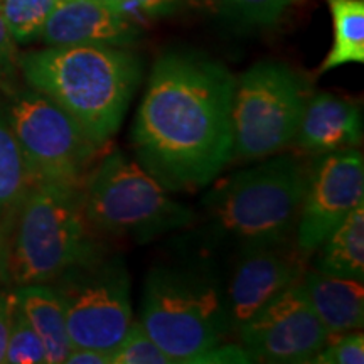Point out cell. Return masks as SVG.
<instances>
[{"label":"cell","instance_id":"cell-1","mask_svg":"<svg viewBox=\"0 0 364 364\" xmlns=\"http://www.w3.org/2000/svg\"><path fill=\"white\" fill-rule=\"evenodd\" d=\"M236 78L198 53L162 54L132 125L135 161L169 193L213 184L233 157Z\"/></svg>","mask_w":364,"mask_h":364},{"label":"cell","instance_id":"cell-2","mask_svg":"<svg viewBox=\"0 0 364 364\" xmlns=\"http://www.w3.org/2000/svg\"><path fill=\"white\" fill-rule=\"evenodd\" d=\"M19 68L29 88L61 107L100 147L120 129L142 78L140 59L110 46H49L21 56Z\"/></svg>","mask_w":364,"mask_h":364},{"label":"cell","instance_id":"cell-3","mask_svg":"<svg viewBox=\"0 0 364 364\" xmlns=\"http://www.w3.org/2000/svg\"><path fill=\"white\" fill-rule=\"evenodd\" d=\"M309 171L299 157L272 156L218 181L203 199L209 241L240 255L294 240Z\"/></svg>","mask_w":364,"mask_h":364},{"label":"cell","instance_id":"cell-4","mask_svg":"<svg viewBox=\"0 0 364 364\" xmlns=\"http://www.w3.org/2000/svg\"><path fill=\"white\" fill-rule=\"evenodd\" d=\"M140 324L172 363H196L233 332L226 285L209 262L152 267L145 277Z\"/></svg>","mask_w":364,"mask_h":364},{"label":"cell","instance_id":"cell-5","mask_svg":"<svg viewBox=\"0 0 364 364\" xmlns=\"http://www.w3.org/2000/svg\"><path fill=\"white\" fill-rule=\"evenodd\" d=\"M7 245V279L17 287L51 284L100 247L76 188L34 182L19 203Z\"/></svg>","mask_w":364,"mask_h":364},{"label":"cell","instance_id":"cell-6","mask_svg":"<svg viewBox=\"0 0 364 364\" xmlns=\"http://www.w3.org/2000/svg\"><path fill=\"white\" fill-rule=\"evenodd\" d=\"M81 208L91 230L145 245L194 221V213L171 196L161 182L117 149L86 177Z\"/></svg>","mask_w":364,"mask_h":364},{"label":"cell","instance_id":"cell-7","mask_svg":"<svg viewBox=\"0 0 364 364\" xmlns=\"http://www.w3.org/2000/svg\"><path fill=\"white\" fill-rule=\"evenodd\" d=\"M311 98L294 68L260 61L236 78L233 93V157L255 162L277 156L294 142Z\"/></svg>","mask_w":364,"mask_h":364},{"label":"cell","instance_id":"cell-8","mask_svg":"<svg viewBox=\"0 0 364 364\" xmlns=\"http://www.w3.org/2000/svg\"><path fill=\"white\" fill-rule=\"evenodd\" d=\"M6 113L33 184L49 182L76 189L83 186L103 147L75 118L33 88L12 90Z\"/></svg>","mask_w":364,"mask_h":364},{"label":"cell","instance_id":"cell-9","mask_svg":"<svg viewBox=\"0 0 364 364\" xmlns=\"http://www.w3.org/2000/svg\"><path fill=\"white\" fill-rule=\"evenodd\" d=\"M71 348L113 353L132 324L130 275L124 258L95 250L56 280Z\"/></svg>","mask_w":364,"mask_h":364},{"label":"cell","instance_id":"cell-10","mask_svg":"<svg viewBox=\"0 0 364 364\" xmlns=\"http://www.w3.org/2000/svg\"><path fill=\"white\" fill-rule=\"evenodd\" d=\"M364 204L361 150L322 154L309 171V182L295 226V245L306 257L318 250L358 206Z\"/></svg>","mask_w":364,"mask_h":364},{"label":"cell","instance_id":"cell-11","mask_svg":"<svg viewBox=\"0 0 364 364\" xmlns=\"http://www.w3.org/2000/svg\"><path fill=\"white\" fill-rule=\"evenodd\" d=\"M255 363H312L331 341L311 306L302 280L287 289L236 331Z\"/></svg>","mask_w":364,"mask_h":364},{"label":"cell","instance_id":"cell-12","mask_svg":"<svg viewBox=\"0 0 364 364\" xmlns=\"http://www.w3.org/2000/svg\"><path fill=\"white\" fill-rule=\"evenodd\" d=\"M307 258L292 240L236 255L235 270L226 285L235 334L255 314L302 280Z\"/></svg>","mask_w":364,"mask_h":364},{"label":"cell","instance_id":"cell-13","mask_svg":"<svg viewBox=\"0 0 364 364\" xmlns=\"http://www.w3.org/2000/svg\"><path fill=\"white\" fill-rule=\"evenodd\" d=\"M39 38L48 46L130 48L140 29L118 0H63Z\"/></svg>","mask_w":364,"mask_h":364},{"label":"cell","instance_id":"cell-14","mask_svg":"<svg viewBox=\"0 0 364 364\" xmlns=\"http://www.w3.org/2000/svg\"><path fill=\"white\" fill-rule=\"evenodd\" d=\"M294 142L314 156L358 149L363 142L361 110L336 95H311Z\"/></svg>","mask_w":364,"mask_h":364},{"label":"cell","instance_id":"cell-15","mask_svg":"<svg viewBox=\"0 0 364 364\" xmlns=\"http://www.w3.org/2000/svg\"><path fill=\"white\" fill-rule=\"evenodd\" d=\"M302 285L318 321L331 338L363 329V282L311 270L304 273Z\"/></svg>","mask_w":364,"mask_h":364},{"label":"cell","instance_id":"cell-16","mask_svg":"<svg viewBox=\"0 0 364 364\" xmlns=\"http://www.w3.org/2000/svg\"><path fill=\"white\" fill-rule=\"evenodd\" d=\"M16 302L43 341L49 364L65 363L71 349L66 314L56 289L48 284L21 285L14 292Z\"/></svg>","mask_w":364,"mask_h":364},{"label":"cell","instance_id":"cell-17","mask_svg":"<svg viewBox=\"0 0 364 364\" xmlns=\"http://www.w3.org/2000/svg\"><path fill=\"white\" fill-rule=\"evenodd\" d=\"M316 270L364 282V204L321 245Z\"/></svg>","mask_w":364,"mask_h":364},{"label":"cell","instance_id":"cell-18","mask_svg":"<svg viewBox=\"0 0 364 364\" xmlns=\"http://www.w3.org/2000/svg\"><path fill=\"white\" fill-rule=\"evenodd\" d=\"M334 43L322 61L318 73L349 63H364V0H327Z\"/></svg>","mask_w":364,"mask_h":364},{"label":"cell","instance_id":"cell-19","mask_svg":"<svg viewBox=\"0 0 364 364\" xmlns=\"http://www.w3.org/2000/svg\"><path fill=\"white\" fill-rule=\"evenodd\" d=\"M24 161L9 125L6 103L0 100V221L17 208L31 188Z\"/></svg>","mask_w":364,"mask_h":364},{"label":"cell","instance_id":"cell-20","mask_svg":"<svg viewBox=\"0 0 364 364\" xmlns=\"http://www.w3.org/2000/svg\"><path fill=\"white\" fill-rule=\"evenodd\" d=\"M194 6L250 27L275 26L302 0H186Z\"/></svg>","mask_w":364,"mask_h":364},{"label":"cell","instance_id":"cell-21","mask_svg":"<svg viewBox=\"0 0 364 364\" xmlns=\"http://www.w3.org/2000/svg\"><path fill=\"white\" fill-rule=\"evenodd\" d=\"M63 0H0V11L16 43L39 38L41 31Z\"/></svg>","mask_w":364,"mask_h":364},{"label":"cell","instance_id":"cell-22","mask_svg":"<svg viewBox=\"0 0 364 364\" xmlns=\"http://www.w3.org/2000/svg\"><path fill=\"white\" fill-rule=\"evenodd\" d=\"M9 364H41L48 363L46 348L38 332L33 329L19 306H14L11 329H9L6 361Z\"/></svg>","mask_w":364,"mask_h":364},{"label":"cell","instance_id":"cell-23","mask_svg":"<svg viewBox=\"0 0 364 364\" xmlns=\"http://www.w3.org/2000/svg\"><path fill=\"white\" fill-rule=\"evenodd\" d=\"M112 364H174L149 336L140 321L134 322L112 353Z\"/></svg>","mask_w":364,"mask_h":364},{"label":"cell","instance_id":"cell-24","mask_svg":"<svg viewBox=\"0 0 364 364\" xmlns=\"http://www.w3.org/2000/svg\"><path fill=\"white\" fill-rule=\"evenodd\" d=\"M312 363L317 364H363L364 363V338L361 332H348L336 336L332 343H327L316 354Z\"/></svg>","mask_w":364,"mask_h":364},{"label":"cell","instance_id":"cell-25","mask_svg":"<svg viewBox=\"0 0 364 364\" xmlns=\"http://www.w3.org/2000/svg\"><path fill=\"white\" fill-rule=\"evenodd\" d=\"M14 38L9 33L2 11H0V88L11 90L12 80L16 75V68L19 66V59L16 56Z\"/></svg>","mask_w":364,"mask_h":364},{"label":"cell","instance_id":"cell-26","mask_svg":"<svg viewBox=\"0 0 364 364\" xmlns=\"http://www.w3.org/2000/svg\"><path fill=\"white\" fill-rule=\"evenodd\" d=\"M196 363H255V359L243 346L218 344L196 359Z\"/></svg>","mask_w":364,"mask_h":364},{"label":"cell","instance_id":"cell-27","mask_svg":"<svg viewBox=\"0 0 364 364\" xmlns=\"http://www.w3.org/2000/svg\"><path fill=\"white\" fill-rule=\"evenodd\" d=\"M14 306H16V297H14V294L0 292V363L6 361V349Z\"/></svg>","mask_w":364,"mask_h":364},{"label":"cell","instance_id":"cell-28","mask_svg":"<svg viewBox=\"0 0 364 364\" xmlns=\"http://www.w3.org/2000/svg\"><path fill=\"white\" fill-rule=\"evenodd\" d=\"M122 6L129 4V6L135 7L136 11L144 12L145 16H164V14H171L176 11L186 0H118Z\"/></svg>","mask_w":364,"mask_h":364},{"label":"cell","instance_id":"cell-29","mask_svg":"<svg viewBox=\"0 0 364 364\" xmlns=\"http://www.w3.org/2000/svg\"><path fill=\"white\" fill-rule=\"evenodd\" d=\"M68 364H112V354L90 348H71L65 359Z\"/></svg>","mask_w":364,"mask_h":364},{"label":"cell","instance_id":"cell-30","mask_svg":"<svg viewBox=\"0 0 364 364\" xmlns=\"http://www.w3.org/2000/svg\"><path fill=\"white\" fill-rule=\"evenodd\" d=\"M0 279H7V243L0 245Z\"/></svg>","mask_w":364,"mask_h":364},{"label":"cell","instance_id":"cell-31","mask_svg":"<svg viewBox=\"0 0 364 364\" xmlns=\"http://www.w3.org/2000/svg\"><path fill=\"white\" fill-rule=\"evenodd\" d=\"M2 243H6V236H4L2 231H0V245H2Z\"/></svg>","mask_w":364,"mask_h":364}]
</instances>
